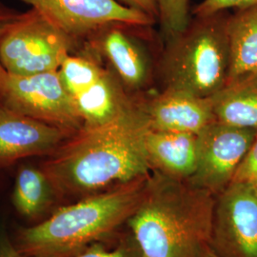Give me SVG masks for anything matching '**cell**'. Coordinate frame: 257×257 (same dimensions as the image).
<instances>
[{
    "mask_svg": "<svg viewBox=\"0 0 257 257\" xmlns=\"http://www.w3.org/2000/svg\"><path fill=\"white\" fill-rule=\"evenodd\" d=\"M146 152L152 172L178 180H189L197 162V135L149 128Z\"/></svg>",
    "mask_w": 257,
    "mask_h": 257,
    "instance_id": "7c38bea8",
    "label": "cell"
},
{
    "mask_svg": "<svg viewBox=\"0 0 257 257\" xmlns=\"http://www.w3.org/2000/svg\"><path fill=\"white\" fill-rule=\"evenodd\" d=\"M257 137V130L212 121L197 135V162L191 183L217 196L232 182Z\"/></svg>",
    "mask_w": 257,
    "mask_h": 257,
    "instance_id": "ba28073f",
    "label": "cell"
},
{
    "mask_svg": "<svg viewBox=\"0 0 257 257\" xmlns=\"http://www.w3.org/2000/svg\"><path fill=\"white\" fill-rule=\"evenodd\" d=\"M75 257H144L128 228L118 237L95 243Z\"/></svg>",
    "mask_w": 257,
    "mask_h": 257,
    "instance_id": "ffe728a7",
    "label": "cell"
},
{
    "mask_svg": "<svg viewBox=\"0 0 257 257\" xmlns=\"http://www.w3.org/2000/svg\"><path fill=\"white\" fill-rule=\"evenodd\" d=\"M220 14L197 18L194 24L173 38L175 42L163 67L166 89L210 98L226 84L229 46L226 19Z\"/></svg>",
    "mask_w": 257,
    "mask_h": 257,
    "instance_id": "277c9868",
    "label": "cell"
},
{
    "mask_svg": "<svg viewBox=\"0 0 257 257\" xmlns=\"http://www.w3.org/2000/svg\"><path fill=\"white\" fill-rule=\"evenodd\" d=\"M12 204L19 215L34 224L39 223L61 206L55 188L41 168L21 165L18 170Z\"/></svg>",
    "mask_w": 257,
    "mask_h": 257,
    "instance_id": "4fadbf2b",
    "label": "cell"
},
{
    "mask_svg": "<svg viewBox=\"0 0 257 257\" xmlns=\"http://www.w3.org/2000/svg\"><path fill=\"white\" fill-rule=\"evenodd\" d=\"M74 39L39 11L21 12L0 40V63L10 74L31 75L58 71L71 55Z\"/></svg>",
    "mask_w": 257,
    "mask_h": 257,
    "instance_id": "5b68a950",
    "label": "cell"
},
{
    "mask_svg": "<svg viewBox=\"0 0 257 257\" xmlns=\"http://www.w3.org/2000/svg\"><path fill=\"white\" fill-rule=\"evenodd\" d=\"M158 19L166 35L175 38L190 25L189 0H156Z\"/></svg>",
    "mask_w": 257,
    "mask_h": 257,
    "instance_id": "d6986e66",
    "label": "cell"
},
{
    "mask_svg": "<svg viewBox=\"0 0 257 257\" xmlns=\"http://www.w3.org/2000/svg\"><path fill=\"white\" fill-rule=\"evenodd\" d=\"M205 257H217L213 252H212V250L210 249L208 252H207V254H206V256Z\"/></svg>",
    "mask_w": 257,
    "mask_h": 257,
    "instance_id": "484cf974",
    "label": "cell"
},
{
    "mask_svg": "<svg viewBox=\"0 0 257 257\" xmlns=\"http://www.w3.org/2000/svg\"><path fill=\"white\" fill-rule=\"evenodd\" d=\"M0 105L74 134L83 120L58 71L31 75L0 72Z\"/></svg>",
    "mask_w": 257,
    "mask_h": 257,
    "instance_id": "8992f818",
    "label": "cell"
},
{
    "mask_svg": "<svg viewBox=\"0 0 257 257\" xmlns=\"http://www.w3.org/2000/svg\"><path fill=\"white\" fill-rule=\"evenodd\" d=\"M257 6V0H203L193 11L197 18H208L230 8L247 9Z\"/></svg>",
    "mask_w": 257,
    "mask_h": 257,
    "instance_id": "44dd1931",
    "label": "cell"
},
{
    "mask_svg": "<svg viewBox=\"0 0 257 257\" xmlns=\"http://www.w3.org/2000/svg\"><path fill=\"white\" fill-rule=\"evenodd\" d=\"M211 100L215 120L257 130V72L227 81Z\"/></svg>",
    "mask_w": 257,
    "mask_h": 257,
    "instance_id": "9a60e30c",
    "label": "cell"
},
{
    "mask_svg": "<svg viewBox=\"0 0 257 257\" xmlns=\"http://www.w3.org/2000/svg\"><path fill=\"white\" fill-rule=\"evenodd\" d=\"M72 135L0 105V170L28 157L49 156Z\"/></svg>",
    "mask_w": 257,
    "mask_h": 257,
    "instance_id": "30bf717a",
    "label": "cell"
},
{
    "mask_svg": "<svg viewBox=\"0 0 257 257\" xmlns=\"http://www.w3.org/2000/svg\"><path fill=\"white\" fill-rule=\"evenodd\" d=\"M107 71L90 57L69 55L58 73L68 92L74 97L97 82Z\"/></svg>",
    "mask_w": 257,
    "mask_h": 257,
    "instance_id": "ac0fdd59",
    "label": "cell"
},
{
    "mask_svg": "<svg viewBox=\"0 0 257 257\" xmlns=\"http://www.w3.org/2000/svg\"><path fill=\"white\" fill-rule=\"evenodd\" d=\"M232 182L247 184L257 191V137L239 165Z\"/></svg>",
    "mask_w": 257,
    "mask_h": 257,
    "instance_id": "7402d4cb",
    "label": "cell"
},
{
    "mask_svg": "<svg viewBox=\"0 0 257 257\" xmlns=\"http://www.w3.org/2000/svg\"><path fill=\"white\" fill-rule=\"evenodd\" d=\"M149 128L144 110L132 105L107 123L82 126L45 156L39 167L61 206L150 175Z\"/></svg>",
    "mask_w": 257,
    "mask_h": 257,
    "instance_id": "6da1fadb",
    "label": "cell"
},
{
    "mask_svg": "<svg viewBox=\"0 0 257 257\" xmlns=\"http://www.w3.org/2000/svg\"><path fill=\"white\" fill-rule=\"evenodd\" d=\"M74 99L83 126L107 123L132 106L118 82L108 72L88 90L74 96Z\"/></svg>",
    "mask_w": 257,
    "mask_h": 257,
    "instance_id": "e0dca14e",
    "label": "cell"
},
{
    "mask_svg": "<svg viewBox=\"0 0 257 257\" xmlns=\"http://www.w3.org/2000/svg\"><path fill=\"white\" fill-rule=\"evenodd\" d=\"M149 175L65 204L46 219L19 227L12 236L15 245L28 257H75L95 243L118 237L141 202Z\"/></svg>",
    "mask_w": 257,
    "mask_h": 257,
    "instance_id": "3957f363",
    "label": "cell"
},
{
    "mask_svg": "<svg viewBox=\"0 0 257 257\" xmlns=\"http://www.w3.org/2000/svg\"><path fill=\"white\" fill-rule=\"evenodd\" d=\"M0 257H28L15 245L12 236L5 230H0Z\"/></svg>",
    "mask_w": 257,
    "mask_h": 257,
    "instance_id": "d4e9b609",
    "label": "cell"
},
{
    "mask_svg": "<svg viewBox=\"0 0 257 257\" xmlns=\"http://www.w3.org/2000/svg\"><path fill=\"white\" fill-rule=\"evenodd\" d=\"M229 46L228 80L257 72V6L238 10L226 19Z\"/></svg>",
    "mask_w": 257,
    "mask_h": 257,
    "instance_id": "2e32d148",
    "label": "cell"
},
{
    "mask_svg": "<svg viewBox=\"0 0 257 257\" xmlns=\"http://www.w3.org/2000/svg\"><path fill=\"white\" fill-rule=\"evenodd\" d=\"M211 249L217 257H257V191L231 182L215 198Z\"/></svg>",
    "mask_w": 257,
    "mask_h": 257,
    "instance_id": "9c48e42d",
    "label": "cell"
},
{
    "mask_svg": "<svg viewBox=\"0 0 257 257\" xmlns=\"http://www.w3.org/2000/svg\"><path fill=\"white\" fill-rule=\"evenodd\" d=\"M149 127L156 131L198 135L215 120L211 97L165 89L144 110Z\"/></svg>",
    "mask_w": 257,
    "mask_h": 257,
    "instance_id": "8fae6325",
    "label": "cell"
},
{
    "mask_svg": "<svg viewBox=\"0 0 257 257\" xmlns=\"http://www.w3.org/2000/svg\"><path fill=\"white\" fill-rule=\"evenodd\" d=\"M119 3L145 13L153 19H158V8L156 0H117Z\"/></svg>",
    "mask_w": 257,
    "mask_h": 257,
    "instance_id": "603a6c76",
    "label": "cell"
},
{
    "mask_svg": "<svg viewBox=\"0 0 257 257\" xmlns=\"http://www.w3.org/2000/svg\"><path fill=\"white\" fill-rule=\"evenodd\" d=\"M215 198L188 180L152 172L127 228L144 257H205Z\"/></svg>",
    "mask_w": 257,
    "mask_h": 257,
    "instance_id": "7a4b0ae2",
    "label": "cell"
},
{
    "mask_svg": "<svg viewBox=\"0 0 257 257\" xmlns=\"http://www.w3.org/2000/svg\"><path fill=\"white\" fill-rule=\"evenodd\" d=\"M94 40L125 87L135 90L146 83L147 59L122 27L106 29L94 36Z\"/></svg>",
    "mask_w": 257,
    "mask_h": 257,
    "instance_id": "5bb4252c",
    "label": "cell"
},
{
    "mask_svg": "<svg viewBox=\"0 0 257 257\" xmlns=\"http://www.w3.org/2000/svg\"><path fill=\"white\" fill-rule=\"evenodd\" d=\"M39 11L74 41L111 27H148L156 19L117 0H19Z\"/></svg>",
    "mask_w": 257,
    "mask_h": 257,
    "instance_id": "52a82bcc",
    "label": "cell"
},
{
    "mask_svg": "<svg viewBox=\"0 0 257 257\" xmlns=\"http://www.w3.org/2000/svg\"><path fill=\"white\" fill-rule=\"evenodd\" d=\"M21 12L19 10L12 8L2 1H0V40L6 29L18 19ZM2 65L0 63V72L2 70Z\"/></svg>",
    "mask_w": 257,
    "mask_h": 257,
    "instance_id": "cb8c5ba5",
    "label": "cell"
}]
</instances>
